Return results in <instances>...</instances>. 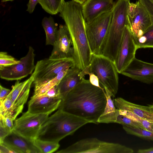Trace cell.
I'll return each mask as SVG.
<instances>
[{
  "label": "cell",
  "instance_id": "obj_1",
  "mask_svg": "<svg viewBox=\"0 0 153 153\" xmlns=\"http://www.w3.org/2000/svg\"><path fill=\"white\" fill-rule=\"evenodd\" d=\"M107 102L104 89L83 78L81 81L62 100L58 109L98 124Z\"/></svg>",
  "mask_w": 153,
  "mask_h": 153
},
{
  "label": "cell",
  "instance_id": "obj_2",
  "mask_svg": "<svg viewBox=\"0 0 153 153\" xmlns=\"http://www.w3.org/2000/svg\"><path fill=\"white\" fill-rule=\"evenodd\" d=\"M59 16L64 21L71 35L72 58L75 66L82 70L90 63L92 55L86 33L82 4L72 0L65 2Z\"/></svg>",
  "mask_w": 153,
  "mask_h": 153
},
{
  "label": "cell",
  "instance_id": "obj_3",
  "mask_svg": "<svg viewBox=\"0 0 153 153\" xmlns=\"http://www.w3.org/2000/svg\"><path fill=\"white\" fill-rule=\"evenodd\" d=\"M89 123L85 119L58 109L42 125L36 138L59 143L65 137L73 135L78 129Z\"/></svg>",
  "mask_w": 153,
  "mask_h": 153
},
{
  "label": "cell",
  "instance_id": "obj_4",
  "mask_svg": "<svg viewBox=\"0 0 153 153\" xmlns=\"http://www.w3.org/2000/svg\"><path fill=\"white\" fill-rule=\"evenodd\" d=\"M130 0H117L112 10V15L108 33L102 54L114 62L126 26L128 24V9Z\"/></svg>",
  "mask_w": 153,
  "mask_h": 153
},
{
  "label": "cell",
  "instance_id": "obj_5",
  "mask_svg": "<svg viewBox=\"0 0 153 153\" xmlns=\"http://www.w3.org/2000/svg\"><path fill=\"white\" fill-rule=\"evenodd\" d=\"M85 76L93 73L98 77L105 91L115 97L118 89V72L113 62L102 54H92L89 64L81 71Z\"/></svg>",
  "mask_w": 153,
  "mask_h": 153
},
{
  "label": "cell",
  "instance_id": "obj_6",
  "mask_svg": "<svg viewBox=\"0 0 153 153\" xmlns=\"http://www.w3.org/2000/svg\"><path fill=\"white\" fill-rule=\"evenodd\" d=\"M132 149L118 143L107 142L96 138L82 139L58 153H133Z\"/></svg>",
  "mask_w": 153,
  "mask_h": 153
},
{
  "label": "cell",
  "instance_id": "obj_7",
  "mask_svg": "<svg viewBox=\"0 0 153 153\" xmlns=\"http://www.w3.org/2000/svg\"><path fill=\"white\" fill-rule=\"evenodd\" d=\"M112 15V10L101 14L89 22H85L86 33L92 54H102Z\"/></svg>",
  "mask_w": 153,
  "mask_h": 153
},
{
  "label": "cell",
  "instance_id": "obj_8",
  "mask_svg": "<svg viewBox=\"0 0 153 153\" xmlns=\"http://www.w3.org/2000/svg\"><path fill=\"white\" fill-rule=\"evenodd\" d=\"M75 66L72 58L62 59L45 58L38 61L32 75L34 87L52 80L62 71Z\"/></svg>",
  "mask_w": 153,
  "mask_h": 153
},
{
  "label": "cell",
  "instance_id": "obj_9",
  "mask_svg": "<svg viewBox=\"0 0 153 153\" xmlns=\"http://www.w3.org/2000/svg\"><path fill=\"white\" fill-rule=\"evenodd\" d=\"M47 114H33L27 111L15 120L12 130L28 139L37 138L41 126L49 117Z\"/></svg>",
  "mask_w": 153,
  "mask_h": 153
},
{
  "label": "cell",
  "instance_id": "obj_10",
  "mask_svg": "<svg viewBox=\"0 0 153 153\" xmlns=\"http://www.w3.org/2000/svg\"><path fill=\"white\" fill-rule=\"evenodd\" d=\"M34 50L29 46L27 54L16 64L0 69V77L8 81L18 80L32 74L35 68Z\"/></svg>",
  "mask_w": 153,
  "mask_h": 153
},
{
  "label": "cell",
  "instance_id": "obj_11",
  "mask_svg": "<svg viewBox=\"0 0 153 153\" xmlns=\"http://www.w3.org/2000/svg\"><path fill=\"white\" fill-rule=\"evenodd\" d=\"M128 17V25L134 39L141 36L151 25L147 11L139 1L130 3Z\"/></svg>",
  "mask_w": 153,
  "mask_h": 153
},
{
  "label": "cell",
  "instance_id": "obj_12",
  "mask_svg": "<svg viewBox=\"0 0 153 153\" xmlns=\"http://www.w3.org/2000/svg\"><path fill=\"white\" fill-rule=\"evenodd\" d=\"M138 49L128 25L125 27L121 43L114 62L117 71L121 74L135 57Z\"/></svg>",
  "mask_w": 153,
  "mask_h": 153
},
{
  "label": "cell",
  "instance_id": "obj_13",
  "mask_svg": "<svg viewBox=\"0 0 153 153\" xmlns=\"http://www.w3.org/2000/svg\"><path fill=\"white\" fill-rule=\"evenodd\" d=\"M121 74L147 84L153 83V64L135 57Z\"/></svg>",
  "mask_w": 153,
  "mask_h": 153
},
{
  "label": "cell",
  "instance_id": "obj_14",
  "mask_svg": "<svg viewBox=\"0 0 153 153\" xmlns=\"http://www.w3.org/2000/svg\"><path fill=\"white\" fill-rule=\"evenodd\" d=\"M53 46L49 58L55 59L72 58V43L70 32L66 25H59L56 39Z\"/></svg>",
  "mask_w": 153,
  "mask_h": 153
},
{
  "label": "cell",
  "instance_id": "obj_15",
  "mask_svg": "<svg viewBox=\"0 0 153 153\" xmlns=\"http://www.w3.org/2000/svg\"><path fill=\"white\" fill-rule=\"evenodd\" d=\"M33 80L31 75L28 79L23 82H20L19 80H16L8 95L13 102V110L18 114L22 112L28 97Z\"/></svg>",
  "mask_w": 153,
  "mask_h": 153
},
{
  "label": "cell",
  "instance_id": "obj_16",
  "mask_svg": "<svg viewBox=\"0 0 153 153\" xmlns=\"http://www.w3.org/2000/svg\"><path fill=\"white\" fill-rule=\"evenodd\" d=\"M2 143L16 153H42L35 144L34 140L26 138L13 130L4 138Z\"/></svg>",
  "mask_w": 153,
  "mask_h": 153
},
{
  "label": "cell",
  "instance_id": "obj_17",
  "mask_svg": "<svg viewBox=\"0 0 153 153\" xmlns=\"http://www.w3.org/2000/svg\"><path fill=\"white\" fill-rule=\"evenodd\" d=\"M62 99L33 95L28 102L27 111L33 114H49L58 109Z\"/></svg>",
  "mask_w": 153,
  "mask_h": 153
},
{
  "label": "cell",
  "instance_id": "obj_18",
  "mask_svg": "<svg viewBox=\"0 0 153 153\" xmlns=\"http://www.w3.org/2000/svg\"><path fill=\"white\" fill-rule=\"evenodd\" d=\"M114 3L113 0H87L82 4L85 22H89L101 14L112 10Z\"/></svg>",
  "mask_w": 153,
  "mask_h": 153
},
{
  "label": "cell",
  "instance_id": "obj_19",
  "mask_svg": "<svg viewBox=\"0 0 153 153\" xmlns=\"http://www.w3.org/2000/svg\"><path fill=\"white\" fill-rule=\"evenodd\" d=\"M81 71L75 66L71 68L57 85L62 100L84 78Z\"/></svg>",
  "mask_w": 153,
  "mask_h": 153
},
{
  "label": "cell",
  "instance_id": "obj_20",
  "mask_svg": "<svg viewBox=\"0 0 153 153\" xmlns=\"http://www.w3.org/2000/svg\"><path fill=\"white\" fill-rule=\"evenodd\" d=\"M113 101L114 105L118 110L132 112L153 123V112L150 111L148 106L136 104L121 97L116 98Z\"/></svg>",
  "mask_w": 153,
  "mask_h": 153
},
{
  "label": "cell",
  "instance_id": "obj_21",
  "mask_svg": "<svg viewBox=\"0 0 153 153\" xmlns=\"http://www.w3.org/2000/svg\"><path fill=\"white\" fill-rule=\"evenodd\" d=\"M105 91L107 97V103L103 112L99 118L98 123H116L118 113V110L114 105L111 94L107 91Z\"/></svg>",
  "mask_w": 153,
  "mask_h": 153
},
{
  "label": "cell",
  "instance_id": "obj_22",
  "mask_svg": "<svg viewBox=\"0 0 153 153\" xmlns=\"http://www.w3.org/2000/svg\"><path fill=\"white\" fill-rule=\"evenodd\" d=\"M42 26L46 35V45H53L56 39L58 30L57 25L51 16L45 17L42 22Z\"/></svg>",
  "mask_w": 153,
  "mask_h": 153
},
{
  "label": "cell",
  "instance_id": "obj_23",
  "mask_svg": "<svg viewBox=\"0 0 153 153\" xmlns=\"http://www.w3.org/2000/svg\"><path fill=\"white\" fill-rule=\"evenodd\" d=\"M65 2L64 0H39V3L47 13L55 15L60 12Z\"/></svg>",
  "mask_w": 153,
  "mask_h": 153
},
{
  "label": "cell",
  "instance_id": "obj_24",
  "mask_svg": "<svg viewBox=\"0 0 153 153\" xmlns=\"http://www.w3.org/2000/svg\"><path fill=\"white\" fill-rule=\"evenodd\" d=\"M69 69L62 71L56 77L49 82L39 86L34 87V94L33 95L41 96L51 88L57 85L66 74Z\"/></svg>",
  "mask_w": 153,
  "mask_h": 153
},
{
  "label": "cell",
  "instance_id": "obj_25",
  "mask_svg": "<svg viewBox=\"0 0 153 153\" xmlns=\"http://www.w3.org/2000/svg\"><path fill=\"white\" fill-rule=\"evenodd\" d=\"M134 40L138 49L153 48V25L149 27L141 36Z\"/></svg>",
  "mask_w": 153,
  "mask_h": 153
},
{
  "label": "cell",
  "instance_id": "obj_26",
  "mask_svg": "<svg viewBox=\"0 0 153 153\" xmlns=\"http://www.w3.org/2000/svg\"><path fill=\"white\" fill-rule=\"evenodd\" d=\"M123 129L128 134L134 135L143 139L153 141V132L125 125H122Z\"/></svg>",
  "mask_w": 153,
  "mask_h": 153
},
{
  "label": "cell",
  "instance_id": "obj_27",
  "mask_svg": "<svg viewBox=\"0 0 153 153\" xmlns=\"http://www.w3.org/2000/svg\"><path fill=\"white\" fill-rule=\"evenodd\" d=\"M35 145L42 153H51L56 151L60 146L59 143L44 140L38 139L34 140Z\"/></svg>",
  "mask_w": 153,
  "mask_h": 153
},
{
  "label": "cell",
  "instance_id": "obj_28",
  "mask_svg": "<svg viewBox=\"0 0 153 153\" xmlns=\"http://www.w3.org/2000/svg\"><path fill=\"white\" fill-rule=\"evenodd\" d=\"M118 110L120 114L139 123L142 124L145 130L153 132V123L142 118L132 112Z\"/></svg>",
  "mask_w": 153,
  "mask_h": 153
},
{
  "label": "cell",
  "instance_id": "obj_29",
  "mask_svg": "<svg viewBox=\"0 0 153 153\" xmlns=\"http://www.w3.org/2000/svg\"><path fill=\"white\" fill-rule=\"evenodd\" d=\"M20 60L16 59L13 56L8 54L7 52H0V69L17 64Z\"/></svg>",
  "mask_w": 153,
  "mask_h": 153
},
{
  "label": "cell",
  "instance_id": "obj_30",
  "mask_svg": "<svg viewBox=\"0 0 153 153\" xmlns=\"http://www.w3.org/2000/svg\"><path fill=\"white\" fill-rule=\"evenodd\" d=\"M116 123L122 125L145 129L141 124L124 115L120 114L119 111Z\"/></svg>",
  "mask_w": 153,
  "mask_h": 153
},
{
  "label": "cell",
  "instance_id": "obj_31",
  "mask_svg": "<svg viewBox=\"0 0 153 153\" xmlns=\"http://www.w3.org/2000/svg\"><path fill=\"white\" fill-rule=\"evenodd\" d=\"M147 11L151 25H153V2L151 0H138Z\"/></svg>",
  "mask_w": 153,
  "mask_h": 153
},
{
  "label": "cell",
  "instance_id": "obj_32",
  "mask_svg": "<svg viewBox=\"0 0 153 153\" xmlns=\"http://www.w3.org/2000/svg\"><path fill=\"white\" fill-rule=\"evenodd\" d=\"M14 120L10 117H0V123L6 126L10 130H12Z\"/></svg>",
  "mask_w": 153,
  "mask_h": 153
},
{
  "label": "cell",
  "instance_id": "obj_33",
  "mask_svg": "<svg viewBox=\"0 0 153 153\" xmlns=\"http://www.w3.org/2000/svg\"><path fill=\"white\" fill-rule=\"evenodd\" d=\"M12 130L0 123V143H2L4 138L10 133Z\"/></svg>",
  "mask_w": 153,
  "mask_h": 153
},
{
  "label": "cell",
  "instance_id": "obj_34",
  "mask_svg": "<svg viewBox=\"0 0 153 153\" xmlns=\"http://www.w3.org/2000/svg\"><path fill=\"white\" fill-rule=\"evenodd\" d=\"M57 85L51 88L43 94L39 96H47L51 97H59L60 98L59 92L57 88Z\"/></svg>",
  "mask_w": 153,
  "mask_h": 153
},
{
  "label": "cell",
  "instance_id": "obj_35",
  "mask_svg": "<svg viewBox=\"0 0 153 153\" xmlns=\"http://www.w3.org/2000/svg\"><path fill=\"white\" fill-rule=\"evenodd\" d=\"M88 75H89V81L92 84L102 88L100 85L99 79L97 76L92 72L89 73Z\"/></svg>",
  "mask_w": 153,
  "mask_h": 153
},
{
  "label": "cell",
  "instance_id": "obj_36",
  "mask_svg": "<svg viewBox=\"0 0 153 153\" xmlns=\"http://www.w3.org/2000/svg\"><path fill=\"white\" fill-rule=\"evenodd\" d=\"M11 90L0 85V102L2 101L10 92Z\"/></svg>",
  "mask_w": 153,
  "mask_h": 153
},
{
  "label": "cell",
  "instance_id": "obj_37",
  "mask_svg": "<svg viewBox=\"0 0 153 153\" xmlns=\"http://www.w3.org/2000/svg\"><path fill=\"white\" fill-rule=\"evenodd\" d=\"M39 3V0H29L27 4V11L30 13H32L34 11L36 5Z\"/></svg>",
  "mask_w": 153,
  "mask_h": 153
},
{
  "label": "cell",
  "instance_id": "obj_38",
  "mask_svg": "<svg viewBox=\"0 0 153 153\" xmlns=\"http://www.w3.org/2000/svg\"><path fill=\"white\" fill-rule=\"evenodd\" d=\"M0 153H16L10 148L3 143H0Z\"/></svg>",
  "mask_w": 153,
  "mask_h": 153
},
{
  "label": "cell",
  "instance_id": "obj_39",
  "mask_svg": "<svg viewBox=\"0 0 153 153\" xmlns=\"http://www.w3.org/2000/svg\"><path fill=\"white\" fill-rule=\"evenodd\" d=\"M138 153H153V147L147 149H140L137 152Z\"/></svg>",
  "mask_w": 153,
  "mask_h": 153
},
{
  "label": "cell",
  "instance_id": "obj_40",
  "mask_svg": "<svg viewBox=\"0 0 153 153\" xmlns=\"http://www.w3.org/2000/svg\"><path fill=\"white\" fill-rule=\"evenodd\" d=\"M81 4H83L87 0H72Z\"/></svg>",
  "mask_w": 153,
  "mask_h": 153
},
{
  "label": "cell",
  "instance_id": "obj_41",
  "mask_svg": "<svg viewBox=\"0 0 153 153\" xmlns=\"http://www.w3.org/2000/svg\"><path fill=\"white\" fill-rule=\"evenodd\" d=\"M148 106L150 111L153 112V104L149 105Z\"/></svg>",
  "mask_w": 153,
  "mask_h": 153
},
{
  "label": "cell",
  "instance_id": "obj_42",
  "mask_svg": "<svg viewBox=\"0 0 153 153\" xmlns=\"http://www.w3.org/2000/svg\"><path fill=\"white\" fill-rule=\"evenodd\" d=\"M14 0H1V2H7V1H13Z\"/></svg>",
  "mask_w": 153,
  "mask_h": 153
},
{
  "label": "cell",
  "instance_id": "obj_43",
  "mask_svg": "<svg viewBox=\"0 0 153 153\" xmlns=\"http://www.w3.org/2000/svg\"><path fill=\"white\" fill-rule=\"evenodd\" d=\"M151 0L153 2V0Z\"/></svg>",
  "mask_w": 153,
  "mask_h": 153
}]
</instances>
